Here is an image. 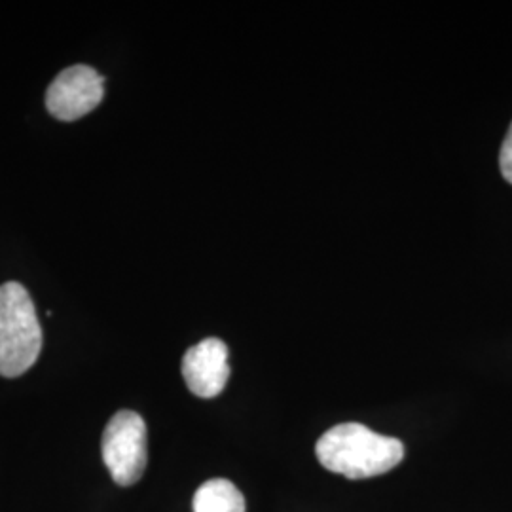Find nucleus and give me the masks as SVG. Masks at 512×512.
I'll return each instance as SVG.
<instances>
[{
    "mask_svg": "<svg viewBox=\"0 0 512 512\" xmlns=\"http://www.w3.org/2000/svg\"><path fill=\"white\" fill-rule=\"evenodd\" d=\"M315 454L325 469L359 480L395 469L403 461L404 444L361 423H340L317 440Z\"/></svg>",
    "mask_w": 512,
    "mask_h": 512,
    "instance_id": "obj_1",
    "label": "nucleus"
},
{
    "mask_svg": "<svg viewBox=\"0 0 512 512\" xmlns=\"http://www.w3.org/2000/svg\"><path fill=\"white\" fill-rule=\"evenodd\" d=\"M42 329L27 289L16 281L0 287V374L18 378L37 363Z\"/></svg>",
    "mask_w": 512,
    "mask_h": 512,
    "instance_id": "obj_2",
    "label": "nucleus"
},
{
    "mask_svg": "<svg viewBox=\"0 0 512 512\" xmlns=\"http://www.w3.org/2000/svg\"><path fill=\"white\" fill-rule=\"evenodd\" d=\"M103 461L118 486H133L147 469V423L131 410L112 416L103 433Z\"/></svg>",
    "mask_w": 512,
    "mask_h": 512,
    "instance_id": "obj_3",
    "label": "nucleus"
},
{
    "mask_svg": "<svg viewBox=\"0 0 512 512\" xmlns=\"http://www.w3.org/2000/svg\"><path fill=\"white\" fill-rule=\"evenodd\" d=\"M105 78L88 65H73L55 76L46 92V107L57 120L73 122L99 107Z\"/></svg>",
    "mask_w": 512,
    "mask_h": 512,
    "instance_id": "obj_4",
    "label": "nucleus"
},
{
    "mask_svg": "<svg viewBox=\"0 0 512 512\" xmlns=\"http://www.w3.org/2000/svg\"><path fill=\"white\" fill-rule=\"evenodd\" d=\"M183 378L196 397L220 395L230 380L226 344L219 338H205L188 349L183 357Z\"/></svg>",
    "mask_w": 512,
    "mask_h": 512,
    "instance_id": "obj_5",
    "label": "nucleus"
},
{
    "mask_svg": "<svg viewBox=\"0 0 512 512\" xmlns=\"http://www.w3.org/2000/svg\"><path fill=\"white\" fill-rule=\"evenodd\" d=\"M194 512H245V497L230 480L213 478L194 495Z\"/></svg>",
    "mask_w": 512,
    "mask_h": 512,
    "instance_id": "obj_6",
    "label": "nucleus"
},
{
    "mask_svg": "<svg viewBox=\"0 0 512 512\" xmlns=\"http://www.w3.org/2000/svg\"><path fill=\"white\" fill-rule=\"evenodd\" d=\"M499 165H501V173H503L505 181H509L512 184V124L507 137H505V141H503V147H501Z\"/></svg>",
    "mask_w": 512,
    "mask_h": 512,
    "instance_id": "obj_7",
    "label": "nucleus"
}]
</instances>
